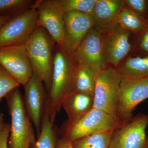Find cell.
Masks as SVG:
<instances>
[{
	"instance_id": "6da1fadb",
	"label": "cell",
	"mask_w": 148,
	"mask_h": 148,
	"mask_svg": "<svg viewBox=\"0 0 148 148\" xmlns=\"http://www.w3.org/2000/svg\"><path fill=\"white\" fill-rule=\"evenodd\" d=\"M77 63L72 55L58 46L53 55L51 86L45 108L52 123L62 107L63 100L71 91L73 73Z\"/></svg>"
},
{
	"instance_id": "7a4b0ae2",
	"label": "cell",
	"mask_w": 148,
	"mask_h": 148,
	"mask_svg": "<svg viewBox=\"0 0 148 148\" xmlns=\"http://www.w3.org/2000/svg\"><path fill=\"white\" fill-rule=\"evenodd\" d=\"M54 41L45 29L38 27L25 43L34 73L50 90L53 68Z\"/></svg>"
},
{
	"instance_id": "3957f363",
	"label": "cell",
	"mask_w": 148,
	"mask_h": 148,
	"mask_svg": "<svg viewBox=\"0 0 148 148\" xmlns=\"http://www.w3.org/2000/svg\"><path fill=\"white\" fill-rule=\"evenodd\" d=\"M5 98L11 119L9 147L29 148L35 142L34 133L18 88L12 91Z\"/></svg>"
},
{
	"instance_id": "277c9868",
	"label": "cell",
	"mask_w": 148,
	"mask_h": 148,
	"mask_svg": "<svg viewBox=\"0 0 148 148\" xmlns=\"http://www.w3.org/2000/svg\"><path fill=\"white\" fill-rule=\"evenodd\" d=\"M122 79L117 69L112 67L98 74L95 79L93 108L104 111L116 118Z\"/></svg>"
},
{
	"instance_id": "5b68a950",
	"label": "cell",
	"mask_w": 148,
	"mask_h": 148,
	"mask_svg": "<svg viewBox=\"0 0 148 148\" xmlns=\"http://www.w3.org/2000/svg\"><path fill=\"white\" fill-rule=\"evenodd\" d=\"M38 17L33 6L9 18L0 27V48L25 45L38 27Z\"/></svg>"
},
{
	"instance_id": "8992f818",
	"label": "cell",
	"mask_w": 148,
	"mask_h": 148,
	"mask_svg": "<svg viewBox=\"0 0 148 148\" xmlns=\"http://www.w3.org/2000/svg\"><path fill=\"white\" fill-rule=\"evenodd\" d=\"M148 98V77L122 79L116 118L121 125L131 120L137 106Z\"/></svg>"
},
{
	"instance_id": "52a82bcc",
	"label": "cell",
	"mask_w": 148,
	"mask_h": 148,
	"mask_svg": "<svg viewBox=\"0 0 148 148\" xmlns=\"http://www.w3.org/2000/svg\"><path fill=\"white\" fill-rule=\"evenodd\" d=\"M121 125L114 117L93 108L75 124L66 127L64 138L72 143L89 135L114 130Z\"/></svg>"
},
{
	"instance_id": "ba28073f",
	"label": "cell",
	"mask_w": 148,
	"mask_h": 148,
	"mask_svg": "<svg viewBox=\"0 0 148 148\" xmlns=\"http://www.w3.org/2000/svg\"><path fill=\"white\" fill-rule=\"evenodd\" d=\"M148 116L138 114L113 132L109 148H148Z\"/></svg>"
},
{
	"instance_id": "9c48e42d",
	"label": "cell",
	"mask_w": 148,
	"mask_h": 148,
	"mask_svg": "<svg viewBox=\"0 0 148 148\" xmlns=\"http://www.w3.org/2000/svg\"><path fill=\"white\" fill-rule=\"evenodd\" d=\"M78 64L90 66L97 75L107 69L103 46V35L92 28L72 54Z\"/></svg>"
},
{
	"instance_id": "30bf717a",
	"label": "cell",
	"mask_w": 148,
	"mask_h": 148,
	"mask_svg": "<svg viewBox=\"0 0 148 148\" xmlns=\"http://www.w3.org/2000/svg\"><path fill=\"white\" fill-rule=\"evenodd\" d=\"M0 65L24 86L34 74L25 45L0 48Z\"/></svg>"
},
{
	"instance_id": "8fae6325",
	"label": "cell",
	"mask_w": 148,
	"mask_h": 148,
	"mask_svg": "<svg viewBox=\"0 0 148 148\" xmlns=\"http://www.w3.org/2000/svg\"><path fill=\"white\" fill-rule=\"evenodd\" d=\"M34 7L38 11V26L46 30L58 47L62 45L64 34V12L58 0H39Z\"/></svg>"
},
{
	"instance_id": "7c38bea8",
	"label": "cell",
	"mask_w": 148,
	"mask_h": 148,
	"mask_svg": "<svg viewBox=\"0 0 148 148\" xmlns=\"http://www.w3.org/2000/svg\"><path fill=\"white\" fill-rule=\"evenodd\" d=\"M64 37L61 47L66 53L72 55L94 27V22L91 15L75 11L64 13Z\"/></svg>"
},
{
	"instance_id": "4fadbf2b",
	"label": "cell",
	"mask_w": 148,
	"mask_h": 148,
	"mask_svg": "<svg viewBox=\"0 0 148 148\" xmlns=\"http://www.w3.org/2000/svg\"><path fill=\"white\" fill-rule=\"evenodd\" d=\"M44 84L34 73L24 86L26 108L29 118L39 135L42 123L46 95Z\"/></svg>"
},
{
	"instance_id": "5bb4252c",
	"label": "cell",
	"mask_w": 148,
	"mask_h": 148,
	"mask_svg": "<svg viewBox=\"0 0 148 148\" xmlns=\"http://www.w3.org/2000/svg\"><path fill=\"white\" fill-rule=\"evenodd\" d=\"M103 36L104 55L107 64L115 67L130 52L132 48L130 32L119 25Z\"/></svg>"
},
{
	"instance_id": "9a60e30c",
	"label": "cell",
	"mask_w": 148,
	"mask_h": 148,
	"mask_svg": "<svg viewBox=\"0 0 148 148\" xmlns=\"http://www.w3.org/2000/svg\"><path fill=\"white\" fill-rule=\"evenodd\" d=\"M123 0H97L92 14L93 28L106 34L118 26L120 13L125 7Z\"/></svg>"
},
{
	"instance_id": "2e32d148",
	"label": "cell",
	"mask_w": 148,
	"mask_h": 148,
	"mask_svg": "<svg viewBox=\"0 0 148 148\" xmlns=\"http://www.w3.org/2000/svg\"><path fill=\"white\" fill-rule=\"evenodd\" d=\"M93 96L82 92L70 91L62 103L68 117L66 127L75 124L92 108Z\"/></svg>"
},
{
	"instance_id": "e0dca14e",
	"label": "cell",
	"mask_w": 148,
	"mask_h": 148,
	"mask_svg": "<svg viewBox=\"0 0 148 148\" xmlns=\"http://www.w3.org/2000/svg\"><path fill=\"white\" fill-rule=\"evenodd\" d=\"M97 75L90 66L77 63L73 73L70 91L93 96Z\"/></svg>"
},
{
	"instance_id": "ac0fdd59",
	"label": "cell",
	"mask_w": 148,
	"mask_h": 148,
	"mask_svg": "<svg viewBox=\"0 0 148 148\" xmlns=\"http://www.w3.org/2000/svg\"><path fill=\"white\" fill-rule=\"evenodd\" d=\"M118 71L123 78L140 79L148 77V55L127 58Z\"/></svg>"
},
{
	"instance_id": "d6986e66",
	"label": "cell",
	"mask_w": 148,
	"mask_h": 148,
	"mask_svg": "<svg viewBox=\"0 0 148 148\" xmlns=\"http://www.w3.org/2000/svg\"><path fill=\"white\" fill-rule=\"evenodd\" d=\"M147 21L144 20L125 6L118 17V25L122 29L136 34H142L148 26Z\"/></svg>"
},
{
	"instance_id": "ffe728a7",
	"label": "cell",
	"mask_w": 148,
	"mask_h": 148,
	"mask_svg": "<svg viewBox=\"0 0 148 148\" xmlns=\"http://www.w3.org/2000/svg\"><path fill=\"white\" fill-rule=\"evenodd\" d=\"M114 130L83 137L72 142V144L74 148H109Z\"/></svg>"
},
{
	"instance_id": "44dd1931",
	"label": "cell",
	"mask_w": 148,
	"mask_h": 148,
	"mask_svg": "<svg viewBox=\"0 0 148 148\" xmlns=\"http://www.w3.org/2000/svg\"><path fill=\"white\" fill-rule=\"evenodd\" d=\"M53 123L51 121L48 112L45 109L40 132L34 148H56V144Z\"/></svg>"
},
{
	"instance_id": "7402d4cb",
	"label": "cell",
	"mask_w": 148,
	"mask_h": 148,
	"mask_svg": "<svg viewBox=\"0 0 148 148\" xmlns=\"http://www.w3.org/2000/svg\"><path fill=\"white\" fill-rule=\"evenodd\" d=\"M36 1L32 0H0V16H12L31 8Z\"/></svg>"
},
{
	"instance_id": "603a6c76",
	"label": "cell",
	"mask_w": 148,
	"mask_h": 148,
	"mask_svg": "<svg viewBox=\"0 0 148 148\" xmlns=\"http://www.w3.org/2000/svg\"><path fill=\"white\" fill-rule=\"evenodd\" d=\"M97 1V0H58L64 13L75 11L91 16Z\"/></svg>"
},
{
	"instance_id": "cb8c5ba5",
	"label": "cell",
	"mask_w": 148,
	"mask_h": 148,
	"mask_svg": "<svg viewBox=\"0 0 148 148\" xmlns=\"http://www.w3.org/2000/svg\"><path fill=\"white\" fill-rule=\"evenodd\" d=\"M20 84L0 65V102Z\"/></svg>"
},
{
	"instance_id": "d4e9b609",
	"label": "cell",
	"mask_w": 148,
	"mask_h": 148,
	"mask_svg": "<svg viewBox=\"0 0 148 148\" xmlns=\"http://www.w3.org/2000/svg\"><path fill=\"white\" fill-rule=\"evenodd\" d=\"M125 6L130 9L140 18L147 21L148 1L146 0H125Z\"/></svg>"
},
{
	"instance_id": "484cf974",
	"label": "cell",
	"mask_w": 148,
	"mask_h": 148,
	"mask_svg": "<svg viewBox=\"0 0 148 148\" xmlns=\"http://www.w3.org/2000/svg\"><path fill=\"white\" fill-rule=\"evenodd\" d=\"M10 125L5 124L0 132V148H9L8 140L10 134Z\"/></svg>"
},
{
	"instance_id": "4316f807",
	"label": "cell",
	"mask_w": 148,
	"mask_h": 148,
	"mask_svg": "<svg viewBox=\"0 0 148 148\" xmlns=\"http://www.w3.org/2000/svg\"><path fill=\"white\" fill-rule=\"evenodd\" d=\"M148 23V21H147ZM140 40V47L141 50L148 53V24L147 27L142 34Z\"/></svg>"
},
{
	"instance_id": "83f0119b",
	"label": "cell",
	"mask_w": 148,
	"mask_h": 148,
	"mask_svg": "<svg viewBox=\"0 0 148 148\" xmlns=\"http://www.w3.org/2000/svg\"><path fill=\"white\" fill-rule=\"evenodd\" d=\"M56 148H74L72 142L63 138L57 141Z\"/></svg>"
},
{
	"instance_id": "f1b7e54d",
	"label": "cell",
	"mask_w": 148,
	"mask_h": 148,
	"mask_svg": "<svg viewBox=\"0 0 148 148\" xmlns=\"http://www.w3.org/2000/svg\"><path fill=\"white\" fill-rule=\"evenodd\" d=\"M10 18V16H0V27Z\"/></svg>"
},
{
	"instance_id": "f546056e",
	"label": "cell",
	"mask_w": 148,
	"mask_h": 148,
	"mask_svg": "<svg viewBox=\"0 0 148 148\" xmlns=\"http://www.w3.org/2000/svg\"><path fill=\"white\" fill-rule=\"evenodd\" d=\"M4 124V123H3V121L2 115L0 114V132L1 131Z\"/></svg>"
},
{
	"instance_id": "4dcf8cb0",
	"label": "cell",
	"mask_w": 148,
	"mask_h": 148,
	"mask_svg": "<svg viewBox=\"0 0 148 148\" xmlns=\"http://www.w3.org/2000/svg\"><path fill=\"white\" fill-rule=\"evenodd\" d=\"M147 21H148V18H147Z\"/></svg>"
}]
</instances>
